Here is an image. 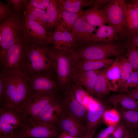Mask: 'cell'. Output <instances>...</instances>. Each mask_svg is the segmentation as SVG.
<instances>
[{"label": "cell", "mask_w": 138, "mask_h": 138, "mask_svg": "<svg viewBox=\"0 0 138 138\" xmlns=\"http://www.w3.org/2000/svg\"><path fill=\"white\" fill-rule=\"evenodd\" d=\"M127 49L124 44L100 42L76 48L71 54L74 63L84 61L120 57Z\"/></svg>", "instance_id": "obj_1"}, {"label": "cell", "mask_w": 138, "mask_h": 138, "mask_svg": "<svg viewBox=\"0 0 138 138\" xmlns=\"http://www.w3.org/2000/svg\"><path fill=\"white\" fill-rule=\"evenodd\" d=\"M3 72L5 74L4 90L0 106L20 109L29 94L26 75L22 73Z\"/></svg>", "instance_id": "obj_2"}, {"label": "cell", "mask_w": 138, "mask_h": 138, "mask_svg": "<svg viewBox=\"0 0 138 138\" xmlns=\"http://www.w3.org/2000/svg\"><path fill=\"white\" fill-rule=\"evenodd\" d=\"M48 45L28 46L23 73L44 72L53 73L54 63Z\"/></svg>", "instance_id": "obj_3"}, {"label": "cell", "mask_w": 138, "mask_h": 138, "mask_svg": "<svg viewBox=\"0 0 138 138\" xmlns=\"http://www.w3.org/2000/svg\"><path fill=\"white\" fill-rule=\"evenodd\" d=\"M60 97L58 92L29 94L20 109L28 123H35L42 110Z\"/></svg>", "instance_id": "obj_4"}, {"label": "cell", "mask_w": 138, "mask_h": 138, "mask_svg": "<svg viewBox=\"0 0 138 138\" xmlns=\"http://www.w3.org/2000/svg\"><path fill=\"white\" fill-rule=\"evenodd\" d=\"M28 46L22 40L10 47L0 59V71L7 73H23Z\"/></svg>", "instance_id": "obj_5"}, {"label": "cell", "mask_w": 138, "mask_h": 138, "mask_svg": "<svg viewBox=\"0 0 138 138\" xmlns=\"http://www.w3.org/2000/svg\"><path fill=\"white\" fill-rule=\"evenodd\" d=\"M21 22L19 14L14 10L9 16L0 22V33L2 40L0 44V59L13 45L21 40Z\"/></svg>", "instance_id": "obj_6"}, {"label": "cell", "mask_w": 138, "mask_h": 138, "mask_svg": "<svg viewBox=\"0 0 138 138\" xmlns=\"http://www.w3.org/2000/svg\"><path fill=\"white\" fill-rule=\"evenodd\" d=\"M70 52H64L51 47L54 72L60 88H66L69 84L73 72L74 63Z\"/></svg>", "instance_id": "obj_7"}, {"label": "cell", "mask_w": 138, "mask_h": 138, "mask_svg": "<svg viewBox=\"0 0 138 138\" xmlns=\"http://www.w3.org/2000/svg\"><path fill=\"white\" fill-rule=\"evenodd\" d=\"M21 40L28 46L50 43L48 32L40 24L24 13L20 25Z\"/></svg>", "instance_id": "obj_8"}, {"label": "cell", "mask_w": 138, "mask_h": 138, "mask_svg": "<svg viewBox=\"0 0 138 138\" xmlns=\"http://www.w3.org/2000/svg\"><path fill=\"white\" fill-rule=\"evenodd\" d=\"M126 3L124 0H111L99 9L108 18L118 31L120 38H126L125 26Z\"/></svg>", "instance_id": "obj_9"}, {"label": "cell", "mask_w": 138, "mask_h": 138, "mask_svg": "<svg viewBox=\"0 0 138 138\" xmlns=\"http://www.w3.org/2000/svg\"><path fill=\"white\" fill-rule=\"evenodd\" d=\"M26 75L29 94L58 92L60 88L53 73L39 72Z\"/></svg>", "instance_id": "obj_10"}, {"label": "cell", "mask_w": 138, "mask_h": 138, "mask_svg": "<svg viewBox=\"0 0 138 138\" xmlns=\"http://www.w3.org/2000/svg\"><path fill=\"white\" fill-rule=\"evenodd\" d=\"M27 123L20 109L0 106V136L10 133L17 134Z\"/></svg>", "instance_id": "obj_11"}, {"label": "cell", "mask_w": 138, "mask_h": 138, "mask_svg": "<svg viewBox=\"0 0 138 138\" xmlns=\"http://www.w3.org/2000/svg\"><path fill=\"white\" fill-rule=\"evenodd\" d=\"M61 132L54 126L41 123H28L16 137L26 138H58Z\"/></svg>", "instance_id": "obj_12"}, {"label": "cell", "mask_w": 138, "mask_h": 138, "mask_svg": "<svg viewBox=\"0 0 138 138\" xmlns=\"http://www.w3.org/2000/svg\"><path fill=\"white\" fill-rule=\"evenodd\" d=\"M64 96L61 98L64 111L86 126L87 109L76 100L70 84L65 88Z\"/></svg>", "instance_id": "obj_13"}, {"label": "cell", "mask_w": 138, "mask_h": 138, "mask_svg": "<svg viewBox=\"0 0 138 138\" xmlns=\"http://www.w3.org/2000/svg\"><path fill=\"white\" fill-rule=\"evenodd\" d=\"M56 127L75 138H80L86 130V126L64 111L60 117Z\"/></svg>", "instance_id": "obj_14"}, {"label": "cell", "mask_w": 138, "mask_h": 138, "mask_svg": "<svg viewBox=\"0 0 138 138\" xmlns=\"http://www.w3.org/2000/svg\"><path fill=\"white\" fill-rule=\"evenodd\" d=\"M48 35L50 43H52L56 50L70 52L75 47V37L71 32L54 31L48 32Z\"/></svg>", "instance_id": "obj_15"}, {"label": "cell", "mask_w": 138, "mask_h": 138, "mask_svg": "<svg viewBox=\"0 0 138 138\" xmlns=\"http://www.w3.org/2000/svg\"><path fill=\"white\" fill-rule=\"evenodd\" d=\"M64 112L60 97L48 105L42 110L35 123H44L56 127L59 119Z\"/></svg>", "instance_id": "obj_16"}, {"label": "cell", "mask_w": 138, "mask_h": 138, "mask_svg": "<svg viewBox=\"0 0 138 138\" xmlns=\"http://www.w3.org/2000/svg\"><path fill=\"white\" fill-rule=\"evenodd\" d=\"M97 29L96 27L87 22L84 15L82 16L76 21L71 31L75 38V48L84 45Z\"/></svg>", "instance_id": "obj_17"}, {"label": "cell", "mask_w": 138, "mask_h": 138, "mask_svg": "<svg viewBox=\"0 0 138 138\" xmlns=\"http://www.w3.org/2000/svg\"><path fill=\"white\" fill-rule=\"evenodd\" d=\"M107 110L105 105L99 99H96L94 105L87 110L86 117V131L95 133Z\"/></svg>", "instance_id": "obj_18"}, {"label": "cell", "mask_w": 138, "mask_h": 138, "mask_svg": "<svg viewBox=\"0 0 138 138\" xmlns=\"http://www.w3.org/2000/svg\"><path fill=\"white\" fill-rule=\"evenodd\" d=\"M100 70L73 72L70 81L73 83L83 86L93 97L94 96L95 82Z\"/></svg>", "instance_id": "obj_19"}, {"label": "cell", "mask_w": 138, "mask_h": 138, "mask_svg": "<svg viewBox=\"0 0 138 138\" xmlns=\"http://www.w3.org/2000/svg\"><path fill=\"white\" fill-rule=\"evenodd\" d=\"M119 38L118 32L115 28L111 26L102 25L98 27L96 32L83 46L100 42H114Z\"/></svg>", "instance_id": "obj_20"}, {"label": "cell", "mask_w": 138, "mask_h": 138, "mask_svg": "<svg viewBox=\"0 0 138 138\" xmlns=\"http://www.w3.org/2000/svg\"><path fill=\"white\" fill-rule=\"evenodd\" d=\"M60 10L58 22L55 29V31L71 32L76 21L84 15L85 11L82 10L74 13Z\"/></svg>", "instance_id": "obj_21"}, {"label": "cell", "mask_w": 138, "mask_h": 138, "mask_svg": "<svg viewBox=\"0 0 138 138\" xmlns=\"http://www.w3.org/2000/svg\"><path fill=\"white\" fill-rule=\"evenodd\" d=\"M106 100L108 103L118 109L138 110V101L125 94L113 95L107 97Z\"/></svg>", "instance_id": "obj_22"}, {"label": "cell", "mask_w": 138, "mask_h": 138, "mask_svg": "<svg viewBox=\"0 0 138 138\" xmlns=\"http://www.w3.org/2000/svg\"><path fill=\"white\" fill-rule=\"evenodd\" d=\"M115 59H94L78 62L74 64L73 72L99 70L107 68L112 64Z\"/></svg>", "instance_id": "obj_23"}, {"label": "cell", "mask_w": 138, "mask_h": 138, "mask_svg": "<svg viewBox=\"0 0 138 138\" xmlns=\"http://www.w3.org/2000/svg\"><path fill=\"white\" fill-rule=\"evenodd\" d=\"M106 75L111 91H117L120 85L121 76L120 57L116 58L112 64L107 68Z\"/></svg>", "instance_id": "obj_24"}, {"label": "cell", "mask_w": 138, "mask_h": 138, "mask_svg": "<svg viewBox=\"0 0 138 138\" xmlns=\"http://www.w3.org/2000/svg\"><path fill=\"white\" fill-rule=\"evenodd\" d=\"M107 68L100 70L95 82L94 96L99 99L108 95L111 91L106 75Z\"/></svg>", "instance_id": "obj_25"}, {"label": "cell", "mask_w": 138, "mask_h": 138, "mask_svg": "<svg viewBox=\"0 0 138 138\" xmlns=\"http://www.w3.org/2000/svg\"><path fill=\"white\" fill-rule=\"evenodd\" d=\"M125 26L127 35L138 32V15L130 3H126Z\"/></svg>", "instance_id": "obj_26"}, {"label": "cell", "mask_w": 138, "mask_h": 138, "mask_svg": "<svg viewBox=\"0 0 138 138\" xmlns=\"http://www.w3.org/2000/svg\"><path fill=\"white\" fill-rule=\"evenodd\" d=\"M24 13L29 19L38 22L48 31L47 16L45 10L35 7L29 3L25 7Z\"/></svg>", "instance_id": "obj_27"}, {"label": "cell", "mask_w": 138, "mask_h": 138, "mask_svg": "<svg viewBox=\"0 0 138 138\" xmlns=\"http://www.w3.org/2000/svg\"><path fill=\"white\" fill-rule=\"evenodd\" d=\"M93 0H57L60 9L73 13L83 10L84 7L90 6Z\"/></svg>", "instance_id": "obj_28"}, {"label": "cell", "mask_w": 138, "mask_h": 138, "mask_svg": "<svg viewBox=\"0 0 138 138\" xmlns=\"http://www.w3.org/2000/svg\"><path fill=\"white\" fill-rule=\"evenodd\" d=\"M84 15L87 22L94 27L106 24L111 26L108 18L99 9H89L85 11Z\"/></svg>", "instance_id": "obj_29"}, {"label": "cell", "mask_w": 138, "mask_h": 138, "mask_svg": "<svg viewBox=\"0 0 138 138\" xmlns=\"http://www.w3.org/2000/svg\"><path fill=\"white\" fill-rule=\"evenodd\" d=\"M60 8L57 0H50L46 9L47 31L56 28L59 21Z\"/></svg>", "instance_id": "obj_30"}, {"label": "cell", "mask_w": 138, "mask_h": 138, "mask_svg": "<svg viewBox=\"0 0 138 138\" xmlns=\"http://www.w3.org/2000/svg\"><path fill=\"white\" fill-rule=\"evenodd\" d=\"M118 111L125 126L133 129L138 127V110L118 109Z\"/></svg>", "instance_id": "obj_31"}, {"label": "cell", "mask_w": 138, "mask_h": 138, "mask_svg": "<svg viewBox=\"0 0 138 138\" xmlns=\"http://www.w3.org/2000/svg\"><path fill=\"white\" fill-rule=\"evenodd\" d=\"M70 84L76 100L88 109L92 97L89 95L83 86L73 83Z\"/></svg>", "instance_id": "obj_32"}, {"label": "cell", "mask_w": 138, "mask_h": 138, "mask_svg": "<svg viewBox=\"0 0 138 138\" xmlns=\"http://www.w3.org/2000/svg\"><path fill=\"white\" fill-rule=\"evenodd\" d=\"M120 60L121 74L120 86L128 79L134 70L125 55H123L120 57Z\"/></svg>", "instance_id": "obj_33"}, {"label": "cell", "mask_w": 138, "mask_h": 138, "mask_svg": "<svg viewBox=\"0 0 138 138\" xmlns=\"http://www.w3.org/2000/svg\"><path fill=\"white\" fill-rule=\"evenodd\" d=\"M138 86V70H135L128 79L119 87V93L126 94L129 90Z\"/></svg>", "instance_id": "obj_34"}, {"label": "cell", "mask_w": 138, "mask_h": 138, "mask_svg": "<svg viewBox=\"0 0 138 138\" xmlns=\"http://www.w3.org/2000/svg\"><path fill=\"white\" fill-rule=\"evenodd\" d=\"M121 119L118 111L113 109L106 110L103 116L104 122L108 126H117Z\"/></svg>", "instance_id": "obj_35"}, {"label": "cell", "mask_w": 138, "mask_h": 138, "mask_svg": "<svg viewBox=\"0 0 138 138\" xmlns=\"http://www.w3.org/2000/svg\"><path fill=\"white\" fill-rule=\"evenodd\" d=\"M125 55L133 70H138V48L127 49Z\"/></svg>", "instance_id": "obj_36"}, {"label": "cell", "mask_w": 138, "mask_h": 138, "mask_svg": "<svg viewBox=\"0 0 138 138\" xmlns=\"http://www.w3.org/2000/svg\"><path fill=\"white\" fill-rule=\"evenodd\" d=\"M126 39L124 44L127 49L138 48V32L128 35Z\"/></svg>", "instance_id": "obj_37"}, {"label": "cell", "mask_w": 138, "mask_h": 138, "mask_svg": "<svg viewBox=\"0 0 138 138\" xmlns=\"http://www.w3.org/2000/svg\"><path fill=\"white\" fill-rule=\"evenodd\" d=\"M6 1L7 4L12 6L14 9L19 14L23 8H25L29 3L26 0H7Z\"/></svg>", "instance_id": "obj_38"}, {"label": "cell", "mask_w": 138, "mask_h": 138, "mask_svg": "<svg viewBox=\"0 0 138 138\" xmlns=\"http://www.w3.org/2000/svg\"><path fill=\"white\" fill-rule=\"evenodd\" d=\"M10 6L0 2V21L7 18L13 11Z\"/></svg>", "instance_id": "obj_39"}, {"label": "cell", "mask_w": 138, "mask_h": 138, "mask_svg": "<svg viewBox=\"0 0 138 138\" xmlns=\"http://www.w3.org/2000/svg\"><path fill=\"white\" fill-rule=\"evenodd\" d=\"M50 0H30L29 3L33 6L45 10L47 9Z\"/></svg>", "instance_id": "obj_40"}, {"label": "cell", "mask_w": 138, "mask_h": 138, "mask_svg": "<svg viewBox=\"0 0 138 138\" xmlns=\"http://www.w3.org/2000/svg\"><path fill=\"white\" fill-rule=\"evenodd\" d=\"M117 126H109L101 131L96 138H108L116 129Z\"/></svg>", "instance_id": "obj_41"}, {"label": "cell", "mask_w": 138, "mask_h": 138, "mask_svg": "<svg viewBox=\"0 0 138 138\" xmlns=\"http://www.w3.org/2000/svg\"><path fill=\"white\" fill-rule=\"evenodd\" d=\"M125 126L122 122L119 123L114 132L108 138H122L124 134Z\"/></svg>", "instance_id": "obj_42"}, {"label": "cell", "mask_w": 138, "mask_h": 138, "mask_svg": "<svg viewBox=\"0 0 138 138\" xmlns=\"http://www.w3.org/2000/svg\"><path fill=\"white\" fill-rule=\"evenodd\" d=\"M109 0H93L90 9H100L105 6Z\"/></svg>", "instance_id": "obj_43"}, {"label": "cell", "mask_w": 138, "mask_h": 138, "mask_svg": "<svg viewBox=\"0 0 138 138\" xmlns=\"http://www.w3.org/2000/svg\"><path fill=\"white\" fill-rule=\"evenodd\" d=\"M5 74L0 71V103H2L4 95V80Z\"/></svg>", "instance_id": "obj_44"}, {"label": "cell", "mask_w": 138, "mask_h": 138, "mask_svg": "<svg viewBox=\"0 0 138 138\" xmlns=\"http://www.w3.org/2000/svg\"><path fill=\"white\" fill-rule=\"evenodd\" d=\"M122 138H135L133 129L129 128L125 125L124 134Z\"/></svg>", "instance_id": "obj_45"}, {"label": "cell", "mask_w": 138, "mask_h": 138, "mask_svg": "<svg viewBox=\"0 0 138 138\" xmlns=\"http://www.w3.org/2000/svg\"><path fill=\"white\" fill-rule=\"evenodd\" d=\"M125 94L138 101V86L136 88L129 90Z\"/></svg>", "instance_id": "obj_46"}, {"label": "cell", "mask_w": 138, "mask_h": 138, "mask_svg": "<svg viewBox=\"0 0 138 138\" xmlns=\"http://www.w3.org/2000/svg\"><path fill=\"white\" fill-rule=\"evenodd\" d=\"M95 133L86 130L80 138H93Z\"/></svg>", "instance_id": "obj_47"}, {"label": "cell", "mask_w": 138, "mask_h": 138, "mask_svg": "<svg viewBox=\"0 0 138 138\" xmlns=\"http://www.w3.org/2000/svg\"><path fill=\"white\" fill-rule=\"evenodd\" d=\"M17 134L14 133H10L3 134L0 136V138H15Z\"/></svg>", "instance_id": "obj_48"}, {"label": "cell", "mask_w": 138, "mask_h": 138, "mask_svg": "<svg viewBox=\"0 0 138 138\" xmlns=\"http://www.w3.org/2000/svg\"><path fill=\"white\" fill-rule=\"evenodd\" d=\"M138 15V1L137 0L131 1L130 3Z\"/></svg>", "instance_id": "obj_49"}, {"label": "cell", "mask_w": 138, "mask_h": 138, "mask_svg": "<svg viewBox=\"0 0 138 138\" xmlns=\"http://www.w3.org/2000/svg\"><path fill=\"white\" fill-rule=\"evenodd\" d=\"M58 138H75L65 132H62Z\"/></svg>", "instance_id": "obj_50"}, {"label": "cell", "mask_w": 138, "mask_h": 138, "mask_svg": "<svg viewBox=\"0 0 138 138\" xmlns=\"http://www.w3.org/2000/svg\"><path fill=\"white\" fill-rule=\"evenodd\" d=\"M136 129V131H134L135 138H138V127Z\"/></svg>", "instance_id": "obj_51"}, {"label": "cell", "mask_w": 138, "mask_h": 138, "mask_svg": "<svg viewBox=\"0 0 138 138\" xmlns=\"http://www.w3.org/2000/svg\"><path fill=\"white\" fill-rule=\"evenodd\" d=\"M2 40V37L1 33H0V44L1 43Z\"/></svg>", "instance_id": "obj_52"}, {"label": "cell", "mask_w": 138, "mask_h": 138, "mask_svg": "<svg viewBox=\"0 0 138 138\" xmlns=\"http://www.w3.org/2000/svg\"><path fill=\"white\" fill-rule=\"evenodd\" d=\"M15 138H24V137H17L16 136Z\"/></svg>", "instance_id": "obj_53"}, {"label": "cell", "mask_w": 138, "mask_h": 138, "mask_svg": "<svg viewBox=\"0 0 138 138\" xmlns=\"http://www.w3.org/2000/svg\"><path fill=\"white\" fill-rule=\"evenodd\" d=\"M137 1H138V0H137Z\"/></svg>", "instance_id": "obj_54"}]
</instances>
